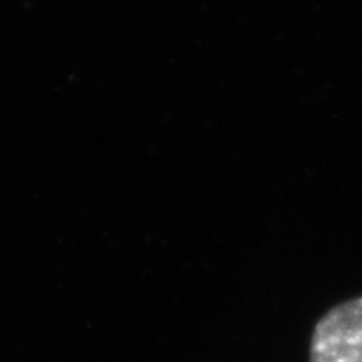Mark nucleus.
I'll return each mask as SVG.
<instances>
[{
  "instance_id": "nucleus-1",
  "label": "nucleus",
  "mask_w": 362,
  "mask_h": 362,
  "mask_svg": "<svg viewBox=\"0 0 362 362\" xmlns=\"http://www.w3.org/2000/svg\"><path fill=\"white\" fill-rule=\"evenodd\" d=\"M309 362H362V296L334 305L316 322Z\"/></svg>"
}]
</instances>
